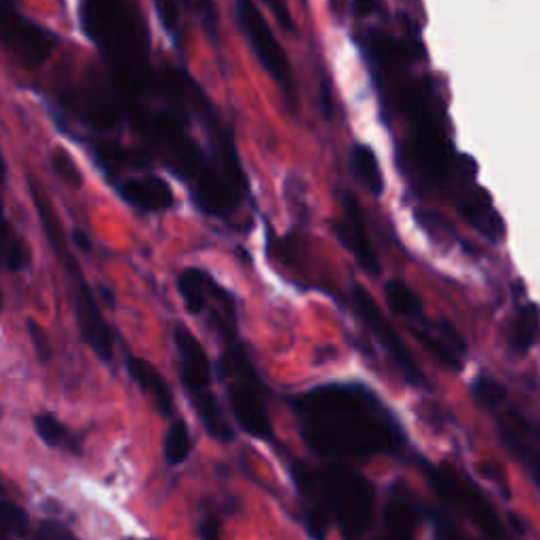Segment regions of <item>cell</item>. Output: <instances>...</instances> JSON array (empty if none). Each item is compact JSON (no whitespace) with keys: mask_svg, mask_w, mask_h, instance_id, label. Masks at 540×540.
Instances as JSON below:
<instances>
[{"mask_svg":"<svg viewBox=\"0 0 540 540\" xmlns=\"http://www.w3.org/2000/svg\"><path fill=\"white\" fill-rule=\"evenodd\" d=\"M294 408L308 448L325 458L393 454L403 443L395 420L365 384H323L296 397Z\"/></svg>","mask_w":540,"mask_h":540,"instance_id":"cell-1","label":"cell"},{"mask_svg":"<svg viewBox=\"0 0 540 540\" xmlns=\"http://www.w3.org/2000/svg\"><path fill=\"white\" fill-rule=\"evenodd\" d=\"M296 486L302 496L336 517L346 540H361L374 517V488L368 479L346 467L311 469L294 467Z\"/></svg>","mask_w":540,"mask_h":540,"instance_id":"cell-2","label":"cell"},{"mask_svg":"<svg viewBox=\"0 0 540 540\" xmlns=\"http://www.w3.org/2000/svg\"><path fill=\"white\" fill-rule=\"evenodd\" d=\"M214 321L220 325V332L224 338V353L220 359L222 378L226 382V395L230 410H233L239 427L252 437L262 441H273V424H270L264 387L254 370L252 361L245 355V349L237 338V330L233 321L224 323L226 319Z\"/></svg>","mask_w":540,"mask_h":540,"instance_id":"cell-3","label":"cell"},{"mask_svg":"<svg viewBox=\"0 0 540 540\" xmlns=\"http://www.w3.org/2000/svg\"><path fill=\"white\" fill-rule=\"evenodd\" d=\"M173 342H176V349L180 353V376L192 410H195L211 437L228 443L235 433L226 422L220 410V401L214 389H211V363L205 346L182 323H176V327H173Z\"/></svg>","mask_w":540,"mask_h":540,"instance_id":"cell-4","label":"cell"},{"mask_svg":"<svg viewBox=\"0 0 540 540\" xmlns=\"http://www.w3.org/2000/svg\"><path fill=\"white\" fill-rule=\"evenodd\" d=\"M429 479L435 492L446 500V503L456 509L458 513L465 515L469 522L484 532L490 540H509L505 526L500 524V519L492 505L486 500L467 477L456 473L452 467H433L429 469Z\"/></svg>","mask_w":540,"mask_h":540,"instance_id":"cell-5","label":"cell"},{"mask_svg":"<svg viewBox=\"0 0 540 540\" xmlns=\"http://www.w3.org/2000/svg\"><path fill=\"white\" fill-rule=\"evenodd\" d=\"M47 237L53 249L57 252L68 268V273L76 279V315H79V325H81V334L85 342L91 346V349L98 353L100 359L112 361L114 353V342H112V332L106 325L102 311L98 302H95L87 279L81 275V266L72 258L70 252H66V245L62 241V230L60 226H49L47 228Z\"/></svg>","mask_w":540,"mask_h":540,"instance_id":"cell-6","label":"cell"},{"mask_svg":"<svg viewBox=\"0 0 540 540\" xmlns=\"http://www.w3.org/2000/svg\"><path fill=\"white\" fill-rule=\"evenodd\" d=\"M237 17H239V24L247 36L249 45H252V49L260 60V64L264 66V70L273 76V79L281 85V89L294 100L292 68H289L287 55H285L281 43L277 41V36L273 34V30H270L262 11L254 3H249V0H239Z\"/></svg>","mask_w":540,"mask_h":540,"instance_id":"cell-7","label":"cell"},{"mask_svg":"<svg viewBox=\"0 0 540 540\" xmlns=\"http://www.w3.org/2000/svg\"><path fill=\"white\" fill-rule=\"evenodd\" d=\"M353 302L357 313L361 315V319L365 321V325L370 327L372 334L376 336V340L380 342V346L384 351L389 353V357L393 359V363L399 368V372L403 374V378L408 380L410 384H424V376L418 370L416 361L412 359L408 346L403 344L401 336L397 334V330L393 327V323L387 319V315L382 313V308L378 306V302L365 292L361 285L353 287Z\"/></svg>","mask_w":540,"mask_h":540,"instance_id":"cell-8","label":"cell"},{"mask_svg":"<svg viewBox=\"0 0 540 540\" xmlns=\"http://www.w3.org/2000/svg\"><path fill=\"white\" fill-rule=\"evenodd\" d=\"M334 233L338 241L349 249L351 256L359 262V266L368 273H380V262L374 252V245L370 241L368 224L359 207V201L351 195H344L342 203V218L334 222Z\"/></svg>","mask_w":540,"mask_h":540,"instance_id":"cell-9","label":"cell"},{"mask_svg":"<svg viewBox=\"0 0 540 540\" xmlns=\"http://www.w3.org/2000/svg\"><path fill=\"white\" fill-rule=\"evenodd\" d=\"M3 38L30 66L43 64L53 45L51 32L32 24L24 15L15 13L9 3L3 5Z\"/></svg>","mask_w":540,"mask_h":540,"instance_id":"cell-10","label":"cell"},{"mask_svg":"<svg viewBox=\"0 0 540 540\" xmlns=\"http://www.w3.org/2000/svg\"><path fill=\"white\" fill-rule=\"evenodd\" d=\"M420 321V319H418ZM422 327H414L416 338L427 349L452 370L462 368V355H465V342L452 330L448 323H429L420 321Z\"/></svg>","mask_w":540,"mask_h":540,"instance_id":"cell-11","label":"cell"},{"mask_svg":"<svg viewBox=\"0 0 540 540\" xmlns=\"http://www.w3.org/2000/svg\"><path fill=\"white\" fill-rule=\"evenodd\" d=\"M121 197L142 211H165L173 205V192L157 176L131 178L121 184Z\"/></svg>","mask_w":540,"mask_h":540,"instance_id":"cell-12","label":"cell"},{"mask_svg":"<svg viewBox=\"0 0 540 540\" xmlns=\"http://www.w3.org/2000/svg\"><path fill=\"white\" fill-rule=\"evenodd\" d=\"M127 372L129 376L140 384V387L152 397L154 405H157L159 412L163 416H171L173 414V395L171 389L167 387L165 378L161 376V372L154 368L152 363L140 359V357H127Z\"/></svg>","mask_w":540,"mask_h":540,"instance_id":"cell-13","label":"cell"},{"mask_svg":"<svg viewBox=\"0 0 540 540\" xmlns=\"http://www.w3.org/2000/svg\"><path fill=\"white\" fill-rule=\"evenodd\" d=\"M418 513L408 500L393 498L384 509V532L376 540H412Z\"/></svg>","mask_w":540,"mask_h":540,"instance_id":"cell-14","label":"cell"},{"mask_svg":"<svg viewBox=\"0 0 540 540\" xmlns=\"http://www.w3.org/2000/svg\"><path fill=\"white\" fill-rule=\"evenodd\" d=\"M351 169L355 173V178L368 188L374 197H382L384 176L374 148L365 144H355L351 148Z\"/></svg>","mask_w":540,"mask_h":540,"instance_id":"cell-15","label":"cell"},{"mask_svg":"<svg viewBox=\"0 0 540 540\" xmlns=\"http://www.w3.org/2000/svg\"><path fill=\"white\" fill-rule=\"evenodd\" d=\"M462 214H465L467 220L490 239H498L500 235H503V224H500V218L484 192H477V195H471L469 199H465Z\"/></svg>","mask_w":540,"mask_h":540,"instance_id":"cell-16","label":"cell"},{"mask_svg":"<svg viewBox=\"0 0 540 540\" xmlns=\"http://www.w3.org/2000/svg\"><path fill=\"white\" fill-rule=\"evenodd\" d=\"M209 277L199 268H184L178 277V292L186 304L190 315H201L207 306V287Z\"/></svg>","mask_w":540,"mask_h":540,"instance_id":"cell-17","label":"cell"},{"mask_svg":"<svg viewBox=\"0 0 540 540\" xmlns=\"http://www.w3.org/2000/svg\"><path fill=\"white\" fill-rule=\"evenodd\" d=\"M384 296H387L389 306L397 315H401L405 319H416V321L422 317L420 298L405 281H401V279L387 281V285H384Z\"/></svg>","mask_w":540,"mask_h":540,"instance_id":"cell-18","label":"cell"},{"mask_svg":"<svg viewBox=\"0 0 540 540\" xmlns=\"http://www.w3.org/2000/svg\"><path fill=\"white\" fill-rule=\"evenodd\" d=\"M540 325V311L538 306L528 302L519 308L513 323V334H511V344L517 353H526L536 340V332Z\"/></svg>","mask_w":540,"mask_h":540,"instance_id":"cell-19","label":"cell"},{"mask_svg":"<svg viewBox=\"0 0 540 540\" xmlns=\"http://www.w3.org/2000/svg\"><path fill=\"white\" fill-rule=\"evenodd\" d=\"M192 450V439L188 424L182 418H176L169 424V431L165 437V460L169 467H180L182 462L190 456Z\"/></svg>","mask_w":540,"mask_h":540,"instance_id":"cell-20","label":"cell"},{"mask_svg":"<svg viewBox=\"0 0 540 540\" xmlns=\"http://www.w3.org/2000/svg\"><path fill=\"white\" fill-rule=\"evenodd\" d=\"M34 429H36L38 437L47 443V446L76 452V441H74L72 433L53 414H36L34 416Z\"/></svg>","mask_w":540,"mask_h":540,"instance_id":"cell-21","label":"cell"},{"mask_svg":"<svg viewBox=\"0 0 540 540\" xmlns=\"http://www.w3.org/2000/svg\"><path fill=\"white\" fill-rule=\"evenodd\" d=\"M503 439H505V443L509 446V450L530 469V473L534 475L536 484L540 488V454L534 452L528 446V443L524 441L522 433H519V422H517V418H513V424H505V427H503Z\"/></svg>","mask_w":540,"mask_h":540,"instance_id":"cell-22","label":"cell"},{"mask_svg":"<svg viewBox=\"0 0 540 540\" xmlns=\"http://www.w3.org/2000/svg\"><path fill=\"white\" fill-rule=\"evenodd\" d=\"M3 254H5V266L11 270V273H19L30 264V252L26 241L19 237L9 218L3 222Z\"/></svg>","mask_w":540,"mask_h":540,"instance_id":"cell-23","label":"cell"},{"mask_svg":"<svg viewBox=\"0 0 540 540\" xmlns=\"http://www.w3.org/2000/svg\"><path fill=\"white\" fill-rule=\"evenodd\" d=\"M51 165L57 171V176H60L68 186H74V188L83 186L81 171H79V167H76L74 159L70 157V154L64 148H55L53 150Z\"/></svg>","mask_w":540,"mask_h":540,"instance_id":"cell-24","label":"cell"},{"mask_svg":"<svg viewBox=\"0 0 540 540\" xmlns=\"http://www.w3.org/2000/svg\"><path fill=\"white\" fill-rule=\"evenodd\" d=\"M473 395L481 405H486V408H496V405L507 399V389L492 378H477L473 382Z\"/></svg>","mask_w":540,"mask_h":540,"instance_id":"cell-25","label":"cell"},{"mask_svg":"<svg viewBox=\"0 0 540 540\" xmlns=\"http://www.w3.org/2000/svg\"><path fill=\"white\" fill-rule=\"evenodd\" d=\"M34 540H79L74 532L60 522H43L34 532Z\"/></svg>","mask_w":540,"mask_h":540,"instance_id":"cell-26","label":"cell"},{"mask_svg":"<svg viewBox=\"0 0 540 540\" xmlns=\"http://www.w3.org/2000/svg\"><path fill=\"white\" fill-rule=\"evenodd\" d=\"M28 332H30V338H32V344H34V353L38 355V359L49 361L51 342L47 338V332L34 319H28Z\"/></svg>","mask_w":540,"mask_h":540,"instance_id":"cell-27","label":"cell"},{"mask_svg":"<svg viewBox=\"0 0 540 540\" xmlns=\"http://www.w3.org/2000/svg\"><path fill=\"white\" fill-rule=\"evenodd\" d=\"M154 9H157V13L161 17V24L165 26V30L173 38H178V5H173V3H157V5H154Z\"/></svg>","mask_w":540,"mask_h":540,"instance_id":"cell-28","label":"cell"},{"mask_svg":"<svg viewBox=\"0 0 540 540\" xmlns=\"http://www.w3.org/2000/svg\"><path fill=\"white\" fill-rule=\"evenodd\" d=\"M203 540H220V522L216 517H207L201 524Z\"/></svg>","mask_w":540,"mask_h":540,"instance_id":"cell-29","label":"cell"},{"mask_svg":"<svg viewBox=\"0 0 540 540\" xmlns=\"http://www.w3.org/2000/svg\"><path fill=\"white\" fill-rule=\"evenodd\" d=\"M437 540H462L448 522L437 524Z\"/></svg>","mask_w":540,"mask_h":540,"instance_id":"cell-30","label":"cell"},{"mask_svg":"<svg viewBox=\"0 0 540 540\" xmlns=\"http://www.w3.org/2000/svg\"><path fill=\"white\" fill-rule=\"evenodd\" d=\"M74 243L76 245H79L81 249H83V252H91V241H89V237L83 233V230H74Z\"/></svg>","mask_w":540,"mask_h":540,"instance_id":"cell-31","label":"cell"}]
</instances>
